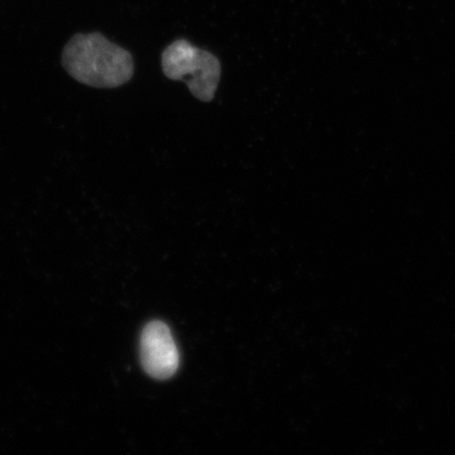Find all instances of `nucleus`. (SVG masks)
Listing matches in <instances>:
<instances>
[{
  "label": "nucleus",
  "mask_w": 455,
  "mask_h": 455,
  "mask_svg": "<svg viewBox=\"0 0 455 455\" xmlns=\"http://www.w3.org/2000/svg\"><path fill=\"white\" fill-rule=\"evenodd\" d=\"M61 64L76 81L99 89L121 87L134 76L132 55L100 33L74 36L62 51Z\"/></svg>",
  "instance_id": "f257e3e1"
},
{
  "label": "nucleus",
  "mask_w": 455,
  "mask_h": 455,
  "mask_svg": "<svg viewBox=\"0 0 455 455\" xmlns=\"http://www.w3.org/2000/svg\"><path fill=\"white\" fill-rule=\"evenodd\" d=\"M140 360L153 379H167L178 371L179 349L166 323L156 321L145 327L140 338Z\"/></svg>",
  "instance_id": "7ed1b4c3"
},
{
  "label": "nucleus",
  "mask_w": 455,
  "mask_h": 455,
  "mask_svg": "<svg viewBox=\"0 0 455 455\" xmlns=\"http://www.w3.org/2000/svg\"><path fill=\"white\" fill-rule=\"evenodd\" d=\"M164 76L183 81L196 99L208 102L214 99L220 81V62L214 54L179 39L164 49L162 55Z\"/></svg>",
  "instance_id": "f03ea898"
}]
</instances>
